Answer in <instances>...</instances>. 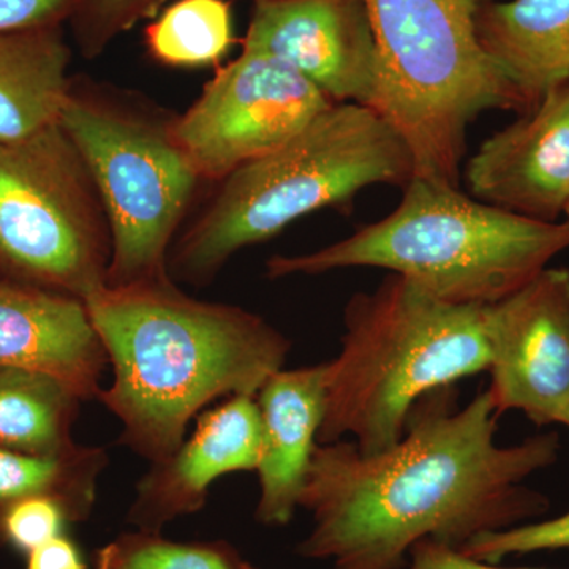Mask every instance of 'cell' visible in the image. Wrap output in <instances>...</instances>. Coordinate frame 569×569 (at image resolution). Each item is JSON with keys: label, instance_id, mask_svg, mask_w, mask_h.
I'll use <instances>...</instances> for the list:
<instances>
[{"label": "cell", "instance_id": "obj_21", "mask_svg": "<svg viewBox=\"0 0 569 569\" xmlns=\"http://www.w3.org/2000/svg\"><path fill=\"white\" fill-rule=\"evenodd\" d=\"M96 569H257L223 541L178 542L137 530L97 552Z\"/></svg>", "mask_w": 569, "mask_h": 569}, {"label": "cell", "instance_id": "obj_11", "mask_svg": "<svg viewBox=\"0 0 569 569\" xmlns=\"http://www.w3.org/2000/svg\"><path fill=\"white\" fill-rule=\"evenodd\" d=\"M242 44L282 59L332 103L376 100L380 58L365 0H254Z\"/></svg>", "mask_w": 569, "mask_h": 569}, {"label": "cell", "instance_id": "obj_1", "mask_svg": "<svg viewBox=\"0 0 569 569\" xmlns=\"http://www.w3.org/2000/svg\"><path fill=\"white\" fill-rule=\"evenodd\" d=\"M430 392L395 447L362 455L353 441L317 443L301 503L312 529L296 552L332 569H403L422 539L460 549L478 535L531 522L549 498L523 482L560 458L557 432L497 443L488 389L466 407Z\"/></svg>", "mask_w": 569, "mask_h": 569}, {"label": "cell", "instance_id": "obj_19", "mask_svg": "<svg viewBox=\"0 0 569 569\" xmlns=\"http://www.w3.org/2000/svg\"><path fill=\"white\" fill-rule=\"evenodd\" d=\"M108 452L74 443L58 455H31L0 447V523L7 509L28 497L51 496L69 508L73 522H84L97 500Z\"/></svg>", "mask_w": 569, "mask_h": 569}, {"label": "cell", "instance_id": "obj_12", "mask_svg": "<svg viewBox=\"0 0 569 569\" xmlns=\"http://www.w3.org/2000/svg\"><path fill=\"white\" fill-rule=\"evenodd\" d=\"M463 176L479 201L539 222H560L569 200V80L482 142Z\"/></svg>", "mask_w": 569, "mask_h": 569}, {"label": "cell", "instance_id": "obj_26", "mask_svg": "<svg viewBox=\"0 0 569 569\" xmlns=\"http://www.w3.org/2000/svg\"><path fill=\"white\" fill-rule=\"evenodd\" d=\"M403 569H546V568H507L498 563H489L471 559L452 546L433 539H422L410 550L406 568Z\"/></svg>", "mask_w": 569, "mask_h": 569}, {"label": "cell", "instance_id": "obj_5", "mask_svg": "<svg viewBox=\"0 0 569 569\" xmlns=\"http://www.w3.org/2000/svg\"><path fill=\"white\" fill-rule=\"evenodd\" d=\"M343 328L326 362L320 445L353 437L362 455L395 447L419 400L489 367L485 307L441 301L402 276L351 296Z\"/></svg>", "mask_w": 569, "mask_h": 569}, {"label": "cell", "instance_id": "obj_3", "mask_svg": "<svg viewBox=\"0 0 569 569\" xmlns=\"http://www.w3.org/2000/svg\"><path fill=\"white\" fill-rule=\"evenodd\" d=\"M569 249V220L539 222L413 178L395 211L309 253L276 254L268 279L378 268L402 276L441 301L496 305Z\"/></svg>", "mask_w": 569, "mask_h": 569}, {"label": "cell", "instance_id": "obj_25", "mask_svg": "<svg viewBox=\"0 0 569 569\" xmlns=\"http://www.w3.org/2000/svg\"><path fill=\"white\" fill-rule=\"evenodd\" d=\"M78 0H0V33L58 28Z\"/></svg>", "mask_w": 569, "mask_h": 569}, {"label": "cell", "instance_id": "obj_8", "mask_svg": "<svg viewBox=\"0 0 569 569\" xmlns=\"http://www.w3.org/2000/svg\"><path fill=\"white\" fill-rule=\"evenodd\" d=\"M110 261L102 201L61 123L0 144V280L84 301Z\"/></svg>", "mask_w": 569, "mask_h": 569}, {"label": "cell", "instance_id": "obj_16", "mask_svg": "<svg viewBox=\"0 0 569 569\" xmlns=\"http://www.w3.org/2000/svg\"><path fill=\"white\" fill-rule=\"evenodd\" d=\"M477 32L530 108L569 80V0H490L478 10Z\"/></svg>", "mask_w": 569, "mask_h": 569}, {"label": "cell", "instance_id": "obj_29", "mask_svg": "<svg viewBox=\"0 0 569 569\" xmlns=\"http://www.w3.org/2000/svg\"><path fill=\"white\" fill-rule=\"evenodd\" d=\"M565 427H567V429H569V418H568V422H567V426H565Z\"/></svg>", "mask_w": 569, "mask_h": 569}, {"label": "cell", "instance_id": "obj_24", "mask_svg": "<svg viewBox=\"0 0 569 569\" xmlns=\"http://www.w3.org/2000/svg\"><path fill=\"white\" fill-rule=\"evenodd\" d=\"M74 523L69 508L51 496L28 497L7 509L0 523V542L29 553L43 542L63 535Z\"/></svg>", "mask_w": 569, "mask_h": 569}, {"label": "cell", "instance_id": "obj_4", "mask_svg": "<svg viewBox=\"0 0 569 569\" xmlns=\"http://www.w3.org/2000/svg\"><path fill=\"white\" fill-rule=\"evenodd\" d=\"M413 159L372 108L335 103L290 141L219 182L203 211L176 236L168 274L211 283L236 253L282 233L301 217L350 203L376 183L406 187Z\"/></svg>", "mask_w": 569, "mask_h": 569}, {"label": "cell", "instance_id": "obj_13", "mask_svg": "<svg viewBox=\"0 0 569 569\" xmlns=\"http://www.w3.org/2000/svg\"><path fill=\"white\" fill-rule=\"evenodd\" d=\"M260 407L254 396L228 397L206 411L173 455L151 463L138 481L127 523L148 533L204 508L217 479L257 471L261 455Z\"/></svg>", "mask_w": 569, "mask_h": 569}, {"label": "cell", "instance_id": "obj_6", "mask_svg": "<svg viewBox=\"0 0 569 569\" xmlns=\"http://www.w3.org/2000/svg\"><path fill=\"white\" fill-rule=\"evenodd\" d=\"M380 73L372 110L406 142L413 178L459 187L471 122L489 110L530 111L481 47L490 0H365Z\"/></svg>", "mask_w": 569, "mask_h": 569}, {"label": "cell", "instance_id": "obj_20", "mask_svg": "<svg viewBox=\"0 0 569 569\" xmlns=\"http://www.w3.org/2000/svg\"><path fill=\"white\" fill-rule=\"evenodd\" d=\"M146 43L152 58L164 66H212L233 44L230 3L179 0L148 26Z\"/></svg>", "mask_w": 569, "mask_h": 569}, {"label": "cell", "instance_id": "obj_17", "mask_svg": "<svg viewBox=\"0 0 569 569\" xmlns=\"http://www.w3.org/2000/svg\"><path fill=\"white\" fill-rule=\"evenodd\" d=\"M58 28L0 33V144L59 122L73 77Z\"/></svg>", "mask_w": 569, "mask_h": 569}, {"label": "cell", "instance_id": "obj_14", "mask_svg": "<svg viewBox=\"0 0 569 569\" xmlns=\"http://www.w3.org/2000/svg\"><path fill=\"white\" fill-rule=\"evenodd\" d=\"M107 366L84 301L0 280V367L39 370L91 400Z\"/></svg>", "mask_w": 569, "mask_h": 569}, {"label": "cell", "instance_id": "obj_9", "mask_svg": "<svg viewBox=\"0 0 569 569\" xmlns=\"http://www.w3.org/2000/svg\"><path fill=\"white\" fill-rule=\"evenodd\" d=\"M331 100L282 59L242 50L182 114L174 132L203 181H223L290 141Z\"/></svg>", "mask_w": 569, "mask_h": 569}, {"label": "cell", "instance_id": "obj_22", "mask_svg": "<svg viewBox=\"0 0 569 569\" xmlns=\"http://www.w3.org/2000/svg\"><path fill=\"white\" fill-rule=\"evenodd\" d=\"M560 549H569V511L559 518L531 520L509 529L478 535L459 550L471 559L500 563L505 557Z\"/></svg>", "mask_w": 569, "mask_h": 569}, {"label": "cell", "instance_id": "obj_10", "mask_svg": "<svg viewBox=\"0 0 569 569\" xmlns=\"http://www.w3.org/2000/svg\"><path fill=\"white\" fill-rule=\"evenodd\" d=\"M490 399L498 417L522 411L535 426L569 418V268H546L485 307Z\"/></svg>", "mask_w": 569, "mask_h": 569}, {"label": "cell", "instance_id": "obj_2", "mask_svg": "<svg viewBox=\"0 0 569 569\" xmlns=\"http://www.w3.org/2000/svg\"><path fill=\"white\" fill-rule=\"evenodd\" d=\"M84 306L112 369L97 399L121 422L119 443L151 463L181 447L213 400L257 397L291 350L263 317L193 298L170 276L103 284Z\"/></svg>", "mask_w": 569, "mask_h": 569}, {"label": "cell", "instance_id": "obj_27", "mask_svg": "<svg viewBox=\"0 0 569 569\" xmlns=\"http://www.w3.org/2000/svg\"><path fill=\"white\" fill-rule=\"evenodd\" d=\"M26 556V569H88L80 548L66 535L43 542Z\"/></svg>", "mask_w": 569, "mask_h": 569}, {"label": "cell", "instance_id": "obj_28", "mask_svg": "<svg viewBox=\"0 0 569 569\" xmlns=\"http://www.w3.org/2000/svg\"><path fill=\"white\" fill-rule=\"evenodd\" d=\"M565 219L569 220V200H568V203H567V208H565Z\"/></svg>", "mask_w": 569, "mask_h": 569}, {"label": "cell", "instance_id": "obj_18", "mask_svg": "<svg viewBox=\"0 0 569 569\" xmlns=\"http://www.w3.org/2000/svg\"><path fill=\"white\" fill-rule=\"evenodd\" d=\"M82 400L39 370L0 367V447L58 455L73 447Z\"/></svg>", "mask_w": 569, "mask_h": 569}, {"label": "cell", "instance_id": "obj_23", "mask_svg": "<svg viewBox=\"0 0 569 569\" xmlns=\"http://www.w3.org/2000/svg\"><path fill=\"white\" fill-rule=\"evenodd\" d=\"M163 0H78L71 18L86 58H96L119 33L152 14Z\"/></svg>", "mask_w": 569, "mask_h": 569}, {"label": "cell", "instance_id": "obj_15", "mask_svg": "<svg viewBox=\"0 0 569 569\" xmlns=\"http://www.w3.org/2000/svg\"><path fill=\"white\" fill-rule=\"evenodd\" d=\"M326 362L280 369L258 391L260 479L254 519L268 527L293 520L325 417Z\"/></svg>", "mask_w": 569, "mask_h": 569}, {"label": "cell", "instance_id": "obj_7", "mask_svg": "<svg viewBox=\"0 0 569 569\" xmlns=\"http://www.w3.org/2000/svg\"><path fill=\"white\" fill-rule=\"evenodd\" d=\"M170 114L138 93L74 80L59 123L81 153L111 234L108 287L168 277V253L203 181Z\"/></svg>", "mask_w": 569, "mask_h": 569}]
</instances>
